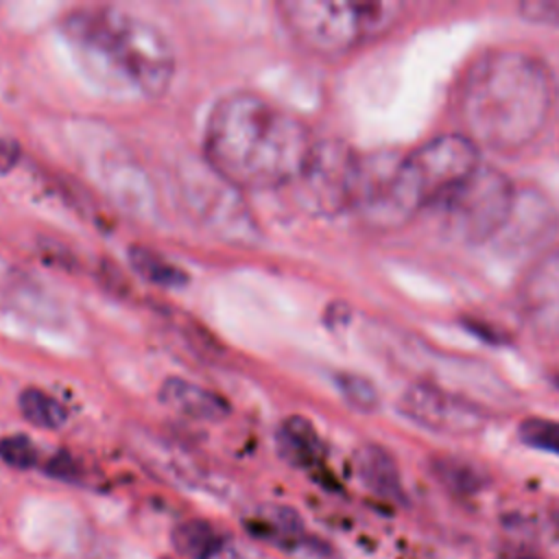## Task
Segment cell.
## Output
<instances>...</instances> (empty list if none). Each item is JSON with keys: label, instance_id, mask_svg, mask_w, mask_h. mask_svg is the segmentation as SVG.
I'll use <instances>...</instances> for the list:
<instances>
[{"label": "cell", "instance_id": "obj_1", "mask_svg": "<svg viewBox=\"0 0 559 559\" xmlns=\"http://www.w3.org/2000/svg\"><path fill=\"white\" fill-rule=\"evenodd\" d=\"M314 144L301 118L262 94L238 90L212 107L203 159L238 190H269L295 183Z\"/></svg>", "mask_w": 559, "mask_h": 559}, {"label": "cell", "instance_id": "obj_2", "mask_svg": "<svg viewBox=\"0 0 559 559\" xmlns=\"http://www.w3.org/2000/svg\"><path fill=\"white\" fill-rule=\"evenodd\" d=\"M555 105L550 68L522 50H491L480 55L459 85L456 109L478 148L520 151L548 122Z\"/></svg>", "mask_w": 559, "mask_h": 559}, {"label": "cell", "instance_id": "obj_3", "mask_svg": "<svg viewBox=\"0 0 559 559\" xmlns=\"http://www.w3.org/2000/svg\"><path fill=\"white\" fill-rule=\"evenodd\" d=\"M478 164V146L463 133L437 135L386 166L362 157L354 210L373 229L402 227L419 210L437 205Z\"/></svg>", "mask_w": 559, "mask_h": 559}, {"label": "cell", "instance_id": "obj_4", "mask_svg": "<svg viewBox=\"0 0 559 559\" xmlns=\"http://www.w3.org/2000/svg\"><path fill=\"white\" fill-rule=\"evenodd\" d=\"M61 31L96 74L144 98H159L175 76V50L162 28L118 7H81Z\"/></svg>", "mask_w": 559, "mask_h": 559}, {"label": "cell", "instance_id": "obj_5", "mask_svg": "<svg viewBox=\"0 0 559 559\" xmlns=\"http://www.w3.org/2000/svg\"><path fill=\"white\" fill-rule=\"evenodd\" d=\"M284 26L317 55H345L386 33L400 17L397 2L284 0L275 4Z\"/></svg>", "mask_w": 559, "mask_h": 559}, {"label": "cell", "instance_id": "obj_6", "mask_svg": "<svg viewBox=\"0 0 559 559\" xmlns=\"http://www.w3.org/2000/svg\"><path fill=\"white\" fill-rule=\"evenodd\" d=\"M513 205L515 190L511 179L493 166L478 164L435 207L445 236L478 245L507 225Z\"/></svg>", "mask_w": 559, "mask_h": 559}, {"label": "cell", "instance_id": "obj_7", "mask_svg": "<svg viewBox=\"0 0 559 559\" xmlns=\"http://www.w3.org/2000/svg\"><path fill=\"white\" fill-rule=\"evenodd\" d=\"M362 177V157L336 140L317 142L314 151L295 181L306 207L323 214L354 210Z\"/></svg>", "mask_w": 559, "mask_h": 559}, {"label": "cell", "instance_id": "obj_8", "mask_svg": "<svg viewBox=\"0 0 559 559\" xmlns=\"http://www.w3.org/2000/svg\"><path fill=\"white\" fill-rule=\"evenodd\" d=\"M183 192L197 218L221 238L238 242H251L255 238V223L238 194L240 190L212 170L205 159L201 170L186 175Z\"/></svg>", "mask_w": 559, "mask_h": 559}, {"label": "cell", "instance_id": "obj_9", "mask_svg": "<svg viewBox=\"0 0 559 559\" xmlns=\"http://www.w3.org/2000/svg\"><path fill=\"white\" fill-rule=\"evenodd\" d=\"M400 408L415 424L445 435H469L485 424V413L478 404L426 382L406 389L400 397Z\"/></svg>", "mask_w": 559, "mask_h": 559}, {"label": "cell", "instance_id": "obj_10", "mask_svg": "<svg viewBox=\"0 0 559 559\" xmlns=\"http://www.w3.org/2000/svg\"><path fill=\"white\" fill-rule=\"evenodd\" d=\"M520 310L542 336L559 338V249L544 253L522 277Z\"/></svg>", "mask_w": 559, "mask_h": 559}, {"label": "cell", "instance_id": "obj_11", "mask_svg": "<svg viewBox=\"0 0 559 559\" xmlns=\"http://www.w3.org/2000/svg\"><path fill=\"white\" fill-rule=\"evenodd\" d=\"M159 400L164 406L197 421H218L229 415L225 397L183 378H166L159 386Z\"/></svg>", "mask_w": 559, "mask_h": 559}, {"label": "cell", "instance_id": "obj_12", "mask_svg": "<svg viewBox=\"0 0 559 559\" xmlns=\"http://www.w3.org/2000/svg\"><path fill=\"white\" fill-rule=\"evenodd\" d=\"M354 467L362 485L373 493H378L380 498L395 500L402 496L397 465L384 448L373 443L360 445L354 456Z\"/></svg>", "mask_w": 559, "mask_h": 559}, {"label": "cell", "instance_id": "obj_13", "mask_svg": "<svg viewBox=\"0 0 559 559\" xmlns=\"http://www.w3.org/2000/svg\"><path fill=\"white\" fill-rule=\"evenodd\" d=\"M277 448L282 456L293 465H312L323 454V443L314 426L304 417H288L280 426Z\"/></svg>", "mask_w": 559, "mask_h": 559}, {"label": "cell", "instance_id": "obj_14", "mask_svg": "<svg viewBox=\"0 0 559 559\" xmlns=\"http://www.w3.org/2000/svg\"><path fill=\"white\" fill-rule=\"evenodd\" d=\"M129 262L140 277H144L146 282H151L155 286L181 288L188 284V275L183 269L168 262L162 253H157L144 245L129 247Z\"/></svg>", "mask_w": 559, "mask_h": 559}, {"label": "cell", "instance_id": "obj_15", "mask_svg": "<svg viewBox=\"0 0 559 559\" xmlns=\"http://www.w3.org/2000/svg\"><path fill=\"white\" fill-rule=\"evenodd\" d=\"M17 406L26 421L37 428L52 430L66 421V408L61 402L37 386H26L17 397Z\"/></svg>", "mask_w": 559, "mask_h": 559}, {"label": "cell", "instance_id": "obj_16", "mask_svg": "<svg viewBox=\"0 0 559 559\" xmlns=\"http://www.w3.org/2000/svg\"><path fill=\"white\" fill-rule=\"evenodd\" d=\"M435 476L456 493H474L485 485V474L469 461L456 456H437L432 461Z\"/></svg>", "mask_w": 559, "mask_h": 559}, {"label": "cell", "instance_id": "obj_17", "mask_svg": "<svg viewBox=\"0 0 559 559\" xmlns=\"http://www.w3.org/2000/svg\"><path fill=\"white\" fill-rule=\"evenodd\" d=\"M173 544L186 557L207 559L218 550V535L203 520H186L173 531Z\"/></svg>", "mask_w": 559, "mask_h": 559}, {"label": "cell", "instance_id": "obj_18", "mask_svg": "<svg viewBox=\"0 0 559 559\" xmlns=\"http://www.w3.org/2000/svg\"><path fill=\"white\" fill-rule=\"evenodd\" d=\"M338 389L345 395L347 404H352L358 411H373L378 406V393L369 380L356 373H341L338 376Z\"/></svg>", "mask_w": 559, "mask_h": 559}, {"label": "cell", "instance_id": "obj_19", "mask_svg": "<svg viewBox=\"0 0 559 559\" xmlns=\"http://www.w3.org/2000/svg\"><path fill=\"white\" fill-rule=\"evenodd\" d=\"M520 435L526 443L559 454V421L533 417L520 426Z\"/></svg>", "mask_w": 559, "mask_h": 559}, {"label": "cell", "instance_id": "obj_20", "mask_svg": "<svg viewBox=\"0 0 559 559\" xmlns=\"http://www.w3.org/2000/svg\"><path fill=\"white\" fill-rule=\"evenodd\" d=\"M0 459L17 469L33 467L37 463V448L31 439L22 435H11L0 439Z\"/></svg>", "mask_w": 559, "mask_h": 559}, {"label": "cell", "instance_id": "obj_21", "mask_svg": "<svg viewBox=\"0 0 559 559\" xmlns=\"http://www.w3.org/2000/svg\"><path fill=\"white\" fill-rule=\"evenodd\" d=\"M520 13L524 20L535 24H552L559 26V0H533L520 4Z\"/></svg>", "mask_w": 559, "mask_h": 559}, {"label": "cell", "instance_id": "obj_22", "mask_svg": "<svg viewBox=\"0 0 559 559\" xmlns=\"http://www.w3.org/2000/svg\"><path fill=\"white\" fill-rule=\"evenodd\" d=\"M20 159V144L0 131V173L11 170Z\"/></svg>", "mask_w": 559, "mask_h": 559}, {"label": "cell", "instance_id": "obj_23", "mask_svg": "<svg viewBox=\"0 0 559 559\" xmlns=\"http://www.w3.org/2000/svg\"><path fill=\"white\" fill-rule=\"evenodd\" d=\"M502 559H539L535 555H524V552H515V555H504Z\"/></svg>", "mask_w": 559, "mask_h": 559}]
</instances>
